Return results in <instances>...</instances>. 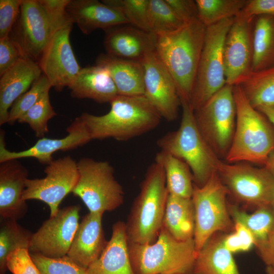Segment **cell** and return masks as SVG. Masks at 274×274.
Instances as JSON below:
<instances>
[{
    "label": "cell",
    "instance_id": "obj_10",
    "mask_svg": "<svg viewBox=\"0 0 274 274\" xmlns=\"http://www.w3.org/2000/svg\"><path fill=\"white\" fill-rule=\"evenodd\" d=\"M234 18L207 27L190 104L195 111L226 84L223 46Z\"/></svg>",
    "mask_w": 274,
    "mask_h": 274
},
{
    "label": "cell",
    "instance_id": "obj_44",
    "mask_svg": "<svg viewBox=\"0 0 274 274\" xmlns=\"http://www.w3.org/2000/svg\"><path fill=\"white\" fill-rule=\"evenodd\" d=\"M23 57L21 50L9 36L0 39V76Z\"/></svg>",
    "mask_w": 274,
    "mask_h": 274
},
{
    "label": "cell",
    "instance_id": "obj_1",
    "mask_svg": "<svg viewBox=\"0 0 274 274\" xmlns=\"http://www.w3.org/2000/svg\"><path fill=\"white\" fill-rule=\"evenodd\" d=\"M206 29L196 18L173 32L156 36L155 51L173 77L180 100L190 102Z\"/></svg>",
    "mask_w": 274,
    "mask_h": 274
},
{
    "label": "cell",
    "instance_id": "obj_22",
    "mask_svg": "<svg viewBox=\"0 0 274 274\" xmlns=\"http://www.w3.org/2000/svg\"><path fill=\"white\" fill-rule=\"evenodd\" d=\"M66 11L73 23L86 35L97 29L129 24L118 10L97 0H70Z\"/></svg>",
    "mask_w": 274,
    "mask_h": 274
},
{
    "label": "cell",
    "instance_id": "obj_33",
    "mask_svg": "<svg viewBox=\"0 0 274 274\" xmlns=\"http://www.w3.org/2000/svg\"><path fill=\"white\" fill-rule=\"evenodd\" d=\"M32 235L16 220L1 218L0 274H6V260L10 253L18 248L29 249Z\"/></svg>",
    "mask_w": 274,
    "mask_h": 274
},
{
    "label": "cell",
    "instance_id": "obj_6",
    "mask_svg": "<svg viewBox=\"0 0 274 274\" xmlns=\"http://www.w3.org/2000/svg\"><path fill=\"white\" fill-rule=\"evenodd\" d=\"M128 247L135 274H191L197 254L194 239L178 241L163 226L155 242Z\"/></svg>",
    "mask_w": 274,
    "mask_h": 274
},
{
    "label": "cell",
    "instance_id": "obj_4",
    "mask_svg": "<svg viewBox=\"0 0 274 274\" xmlns=\"http://www.w3.org/2000/svg\"><path fill=\"white\" fill-rule=\"evenodd\" d=\"M168 192L162 167L150 164L127 219L128 242L145 244L156 241L162 228Z\"/></svg>",
    "mask_w": 274,
    "mask_h": 274
},
{
    "label": "cell",
    "instance_id": "obj_34",
    "mask_svg": "<svg viewBox=\"0 0 274 274\" xmlns=\"http://www.w3.org/2000/svg\"><path fill=\"white\" fill-rule=\"evenodd\" d=\"M248 0H196L198 19L206 26L237 16Z\"/></svg>",
    "mask_w": 274,
    "mask_h": 274
},
{
    "label": "cell",
    "instance_id": "obj_28",
    "mask_svg": "<svg viewBox=\"0 0 274 274\" xmlns=\"http://www.w3.org/2000/svg\"><path fill=\"white\" fill-rule=\"evenodd\" d=\"M162 226L178 241L193 239L195 213L191 198H184L168 193Z\"/></svg>",
    "mask_w": 274,
    "mask_h": 274
},
{
    "label": "cell",
    "instance_id": "obj_45",
    "mask_svg": "<svg viewBox=\"0 0 274 274\" xmlns=\"http://www.w3.org/2000/svg\"><path fill=\"white\" fill-rule=\"evenodd\" d=\"M165 1L185 23L198 18V11L195 1L165 0Z\"/></svg>",
    "mask_w": 274,
    "mask_h": 274
},
{
    "label": "cell",
    "instance_id": "obj_50",
    "mask_svg": "<svg viewBox=\"0 0 274 274\" xmlns=\"http://www.w3.org/2000/svg\"><path fill=\"white\" fill-rule=\"evenodd\" d=\"M266 274H274V265L266 266Z\"/></svg>",
    "mask_w": 274,
    "mask_h": 274
},
{
    "label": "cell",
    "instance_id": "obj_7",
    "mask_svg": "<svg viewBox=\"0 0 274 274\" xmlns=\"http://www.w3.org/2000/svg\"><path fill=\"white\" fill-rule=\"evenodd\" d=\"M228 195L217 172L201 187L194 183L191 199L195 213L193 239L197 253L215 234L233 230L234 222L227 200Z\"/></svg>",
    "mask_w": 274,
    "mask_h": 274
},
{
    "label": "cell",
    "instance_id": "obj_13",
    "mask_svg": "<svg viewBox=\"0 0 274 274\" xmlns=\"http://www.w3.org/2000/svg\"><path fill=\"white\" fill-rule=\"evenodd\" d=\"M53 34L48 18L38 0H22L9 36L23 56L38 62Z\"/></svg>",
    "mask_w": 274,
    "mask_h": 274
},
{
    "label": "cell",
    "instance_id": "obj_40",
    "mask_svg": "<svg viewBox=\"0 0 274 274\" xmlns=\"http://www.w3.org/2000/svg\"><path fill=\"white\" fill-rule=\"evenodd\" d=\"M38 1L48 18L53 33L60 28L73 25V23L66 11L70 0Z\"/></svg>",
    "mask_w": 274,
    "mask_h": 274
},
{
    "label": "cell",
    "instance_id": "obj_11",
    "mask_svg": "<svg viewBox=\"0 0 274 274\" xmlns=\"http://www.w3.org/2000/svg\"><path fill=\"white\" fill-rule=\"evenodd\" d=\"M217 173L229 195L238 203L255 209L270 205L274 193V177L264 166L222 161Z\"/></svg>",
    "mask_w": 274,
    "mask_h": 274
},
{
    "label": "cell",
    "instance_id": "obj_20",
    "mask_svg": "<svg viewBox=\"0 0 274 274\" xmlns=\"http://www.w3.org/2000/svg\"><path fill=\"white\" fill-rule=\"evenodd\" d=\"M104 31V45L110 55L141 61L147 54L155 50L156 36L132 25H116Z\"/></svg>",
    "mask_w": 274,
    "mask_h": 274
},
{
    "label": "cell",
    "instance_id": "obj_8",
    "mask_svg": "<svg viewBox=\"0 0 274 274\" xmlns=\"http://www.w3.org/2000/svg\"><path fill=\"white\" fill-rule=\"evenodd\" d=\"M77 165L78 180L72 193L81 198L89 212L112 211L123 203V188L109 162L83 157Z\"/></svg>",
    "mask_w": 274,
    "mask_h": 274
},
{
    "label": "cell",
    "instance_id": "obj_2",
    "mask_svg": "<svg viewBox=\"0 0 274 274\" xmlns=\"http://www.w3.org/2000/svg\"><path fill=\"white\" fill-rule=\"evenodd\" d=\"M110 104V110L105 115L80 116L92 140L126 141L152 130L162 118L144 95H118Z\"/></svg>",
    "mask_w": 274,
    "mask_h": 274
},
{
    "label": "cell",
    "instance_id": "obj_23",
    "mask_svg": "<svg viewBox=\"0 0 274 274\" xmlns=\"http://www.w3.org/2000/svg\"><path fill=\"white\" fill-rule=\"evenodd\" d=\"M42 74L37 62L23 57L0 79V125L7 123L9 109Z\"/></svg>",
    "mask_w": 274,
    "mask_h": 274
},
{
    "label": "cell",
    "instance_id": "obj_24",
    "mask_svg": "<svg viewBox=\"0 0 274 274\" xmlns=\"http://www.w3.org/2000/svg\"><path fill=\"white\" fill-rule=\"evenodd\" d=\"M87 274H135L129 257L125 223L115 222L110 239L99 258L87 268Z\"/></svg>",
    "mask_w": 274,
    "mask_h": 274
},
{
    "label": "cell",
    "instance_id": "obj_15",
    "mask_svg": "<svg viewBox=\"0 0 274 274\" xmlns=\"http://www.w3.org/2000/svg\"><path fill=\"white\" fill-rule=\"evenodd\" d=\"M255 18L239 14L234 18L226 36L223 61L226 84L237 85L252 71Z\"/></svg>",
    "mask_w": 274,
    "mask_h": 274
},
{
    "label": "cell",
    "instance_id": "obj_47",
    "mask_svg": "<svg viewBox=\"0 0 274 274\" xmlns=\"http://www.w3.org/2000/svg\"><path fill=\"white\" fill-rule=\"evenodd\" d=\"M256 248L260 258L266 266L274 265V228L265 241Z\"/></svg>",
    "mask_w": 274,
    "mask_h": 274
},
{
    "label": "cell",
    "instance_id": "obj_35",
    "mask_svg": "<svg viewBox=\"0 0 274 274\" xmlns=\"http://www.w3.org/2000/svg\"><path fill=\"white\" fill-rule=\"evenodd\" d=\"M185 23L176 15L165 0H149L148 30L156 36L173 32Z\"/></svg>",
    "mask_w": 274,
    "mask_h": 274
},
{
    "label": "cell",
    "instance_id": "obj_12",
    "mask_svg": "<svg viewBox=\"0 0 274 274\" xmlns=\"http://www.w3.org/2000/svg\"><path fill=\"white\" fill-rule=\"evenodd\" d=\"M46 176L41 179H28L23 198L41 200L47 204L50 217L57 213L63 198L74 189L79 177L77 162L71 156L53 160L44 170Z\"/></svg>",
    "mask_w": 274,
    "mask_h": 274
},
{
    "label": "cell",
    "instance_id": "obj_17",
    "mask_svg": "<svg viewBox=\"0 0 274 274\" xmlns=\"http://www.w3.org/2000/svg\"><path fill=\"white\" fill-rule=\"evenodd\" d=\"M72 26L60 28L53 33L38 62L42 73L57 91L68 87L81 69L70 43Z\"/></svg>",
    "mask_w": 274,
    "mask_h": 274
},
{
    "label": "cell",
    "instance_id": "obj_48",
    "mask_svg": "<svg viewBox=\"0 0 274 274\" xmlns=\"http://www.w3.org/2000/svg\"><path fill=\"white\" fill-rule=\"evenodd\" d=\"M256 110L264 115L274 126V106H262Z\"/></svg>",
    "mask_w": 274,
    "mask_h": 274
},
{
    "label": "cell",
    "instance_id": "obj_38",
    "mask_svg": "<svg viewBox=\"0 0 274 274\" xmlns=\"http://www.w3.org/2000/svg\"><path fill=\"white\" fill-rule=\"evenodd\" d=\"M121 12L132 25L149 31L148 13L149 0H102Z\"/></svg>",
    "mask_w": 274,
    "mask_h": 274
},
{
    "label": "cell",
    "instance_id": "obj_25",
    "mask_svg": "<svg viewBox=\"0 0 274 274\" xmlns=\"http://www.w3.org/2000/svg\"><path fill=\"white\" fill-rule=\"evenodd\" d=\"M96 65L101 66L108 71L118 95H144V71L142 61L101 53L96 59Z\"/></svg>",
    "mask_w": 274,
    "mask_h": 274
},
{
    "label": "cell",
    "instance_id": "obj_31",
    "mask_svg": "<svg viewBox=\"0 0 274 274\" xmlns=\"http://www.w3.org/2000/svg\"><path fill=\"white\" fill-rule=\"evenodd\" d=\"M237 85L254 108L274 106V65L260 71H251Z\"/></svg>",
    "mask_w": 274,
    "mask_h": 274
},
{
    "label": "cell",
    "instance_id": "obj_16",
    "mask_svg": "<svg viewBox=\"0 0 274 274\" xmlns=\"http://www.w3.org/2000/svg\"><path fill=\"white\" fill-rule=\"evenodd\" d=\"M144 71V96L167 121L176 119L181 105L176 83L155 50L141 61Z\"/></svg>",
    "mask_w": 274,
    "mask_h": 274
},
{
    "label": "cell",
    "instance_id": "obj_3",
    "mask_svg": "<svg viewBox=\"0 0 274 274\" xmlns=\"http://www.w3.org/2000/svg\"><path fill=\"white\" fill-rule=\"evenodd\" d=\"M236 125L233 140L225 158L228 163L249 162L265 166L274 151V126L254 108L239 85L233 86Z\"/></svg>",
    "mask_w": 274,
    "mask_h": 274
},
{
    "label": "cell",
    "instance_id": "obj_29",
    "mask_svg": "<svg viewBox=\"0 0 274 274\" xmlns=\"http://www.w3.org/2000/svg\"><path fill=\"white\" fill-rule=\"evenodd\" d=\"M155 162L163 168L166 185L169 194L191 198L193 176L189 166L181 159L163 151L156 154Z\"/></svg>",
    "mask_w": 274,
    "mask_h": 274
},
{
    "label": "cell",
    "instance_id": "obj_39",
    "mask_svg": "<svg viewBox=\"0 0 274 274\" xmlns=\"http://www.w3.org/2000/svg\"><path fill=\"white\" fill-rule=\"evenodd\" d=\"M30 256L41 274H87V269L71 260L67 256L61 258H49L40 254Z\"/></svg>",
    "mask_w": 274,
    "mask_h": 274
},
{
    "label": "cell",
    "instance_id": "obj_51",
    "mask_svg": "<svg viewBox=\"0 0 274 274\" xmlns=\"http://www.w3.org/2000/svg\"><path fill=\"white\" fill-rule=\"evenodd\" d=\"M270 206L274 212V193L270 201Z\"/></svg>",
    "mask_w": 274,
    "mask_h": 274
},
{
    "label": "cell",
    "instance_id": "obj_36",
    "mask_svg": "<svg viewBox=\"0 0 274 274\" xmlns=\"http://www.w3.org/2000/svg\"><path fill=\"white\" fill-rule=\"evenodd\" d=\"M49 91L45 92L37 102L17 121L28 124L37 137H44L48 132V123L50 119L56 115L49 98Z\"/></svg>",
    "mask_w": 274,
    "mask_h": 274
},
{
    "label": "cell",
    "instance_id": "obj_14",
    "mask_svg": "<svg viewBox=\"0 0 274 274\" xmlns=\"http://www.w3.org/2000/svg\"><path fill=\"white\" fill-rule=\"evenodd\" d=\"M80 206L65 207L33 233L29 251L49 258L67 255L79 225Z\"/></svg>",
    "mask_w": 274,
    "mask_h": 274
},
{
    "label": "cell",
    "instance_id": "obj_18",
    "mask_svg": "<svg viewBox=\"0 0 274 274\" xmlns=\"http://www.w3.org/2000/svg\"><path fill=\"white\" fill-rule=\"evenodd\" d=\"M68 134L61 139H40L30 148L19 152H12L7 149L5 142V132H0V163L11 159L35 158L41 163L49 164L53 160L52 154L58 151H67L82 146L92 140L84 123L79 117H77L67 128Z\"/></svg>",
    "mask_w": 274,
    "mask_h": 274
},
{
    "label": "cell",
    "instance_id": "obj_26",
    "mask_svg": "<svg viewBox=\"0 0 274 274\" xmlns=\"http://www.w3.org/2000/svg\"><path fill=\"white\" fill-rule=\"evenodd\" d=\"M68 88L74 98H89L99 104L110 103L118 95L109 73L97 65L81 68Z\"/></svg>",
    "mask_w": 274,
    "mask_h": 274
},
{
    "label": "cell",
    "instance_id": "obj_43",
    "mask_svg": "<svg viewBox=\"0 0 274 274\" xmlns=\"http://www.w3.org/2000/svg\"><path fill=\"white\" fill-rule=\"evenodd\" d=\"M22 0H0V39L9 36L18 17Z\"/></svg>",
    "mask_w": 274,
    "mask_h": 274
},
{
    "label": "cell",
    "instance_id": "obj_27",
    "mask_svg": "<svg viewBox=\"0 0 274 274\" xmlns=\"http://www.w3.org/2000/svg\"><path fill=\"white\" fill-rule=\"evenodd\" d=\"M224 234H215L197 253L191 274H240L223 243Z\"/></svg>",
    "mask_w": 274,
    "mask_h": 274
},
{
    "label": "cell",
    "instance_id": "obj_46",
    "mask_svg": "<svg viewBox=\"0 0 274 274\" xmlns=\"http://www.w3.org/2000/svg\"><path fill=\"white\" fill-rule=\"evenodd\" d=\"M239 14L247 17L274 15V0H248Z\"/></svg>",
    "mask_w": 274,
    "mask_h": 274
},
{
    "label": "cell",
    "instance_id": "obj_5",
    "mask_svg": "<svg viewBox=\"0 0 274 274\" xmlns=\"http://www.w3.org/2000/svg\"><path fill=\"white\" fill-rule=\"evenodd\" d=\"M182 118L179 128L157 141L160 150L184 161L190 167L194 183L203 186L212 175L217 172L222 161L215 154L200 133L190 102L181 100Z\"/></svg>",
    "mask_w": 274,
    "mask_h": 274
},
{
    "label": "cell",
    "instance_id": "obj_32",
    "mask_svg": "<svg viewBox=\"0 0 274 274\" xmlns=\"http://www.w3.org/2000/svg\"><path fill=\"white\" fill-rule=\"evenodd\" d=\"M228 209L233 222L242 224L251 232L256 248L265 241L274 228V212L270 205L257 208L251 214L229 203Z\"/></svg>",
    "mask_w": 274,
    "mask_h": 274
},
{
    "label": "cell",
    "instance_id": "obj_41",
    "mask_svg": "<svg viewBox=\"0 0 274 274\" xmlns=\"http://www.w3.org/2000/svg\"><path fill=\"white\" fill-rule=\"evenodd\" d=\"M223 243L231 253L249 251L254 246L251 232L242 224L234 222L233 230L224 234Z\"/></svg>",
    "mask_w": 274,
    "mask_h": 274
},
{
    "label": "cell",
    "instance_id": "obj_42",
    "mask_svg": "<svg viewBox=\"0 0 274 274\" xmlns=\"http://www.w3.org/2000/svg\"><path fill=\"white\" fill-rule=\"evenodd\" d=\"M29 252L26 248H18L10 253L6 260L7 269L13 274H41Z\"/></svg>",
    "mask_w": 274,
    "mask_h": 274
},
{
    "label": "cell",
    "instance_id": "obj_30",
    "mask_svg": "<svg viewBox=\"0 0 274 274\" xmlns=\"http://www.w3.org/2000/svg\"><path fill=\"white\" fill-rule=\"evenodd\" d=\"M256 17L253 31L252 72L274 65V15Z\"/></svg>",
    "mask_w": 274,
    "mask_h": 274
},
{
    "label": "cell",
    "instance_id": "obj_9",
    "mask_svg": "<svg viewBox=\"0 0 274 274\" xmlns=\"http://www.w3.org/2000/svg\"><path fill=\"white\" fill-rule=\"evenodd\" d=\"M232 86L226 84L201 107L194 111L197 127L220 159H225L235 128L236 108Z\"/></svg>",
    "mask_w": 274,
    "mask_h": 274
},
{
    "label": "cell",
    "instance_id": "obj_49",
    "mask_svg": "<svg viewBox=\"0 0 274 274\" xmlns=\"http://www.w3.org/2000/svg\"><path fill=\"white\" fill-rule=\"evenodd\" d=\"M264 167L274 177V151L269 154Z\"/></svg>",
    "mask_w": 274,
    "mask_h": 274
},
{
    "label": "cell",
    "instance_id": "obj_37",
    "mask_svg": "<svg viewBox=\"0 0 274 274\" xmlns=\"http://www.w3.org/2000/svg\"><path fill=\"white\" fill-rule=\"evenodd\" d=\"M52 87L46 76L42 73L35 81L30 88L20 96L13 104L9 111L7 123L13 124L18 119L25 114L43 94L49 91Z\"/></svg>",
    "mask_w": 274,
    "mask_h": 274
},
{
    "label": "cell",
    "instance_id": "obj_19",
    "mask_svg": "<svg viewBox=\"0 0 274 274\" xmlns=\"http://www.w3.org/2000/svg\"><path fill=\"white\" fill-rule=\"evenodd\" d=\"M28 179L27 168L18 159L1 163V218L17 221L26 215L27 205L23 194Z\"/></svg>",
    "mask_w": 274,
    "mask_h": 274
},
{
    "label": "cell",
    "instance_id": "obj_21",
    "mask_svg": "<svg viewBox=\"0 0 274 274\" xmlns=\"http://www.w3.org/2000/svg\"><path fill=\"white\" fill-rule=\"evenodd\" d=\"M103 214L89 212L83 218L66 255L83 268L99 258L108 243L102 226Z\"/></svg>",
    "mask_w": 274,
    "mask_h": 274
}]
</instances>
